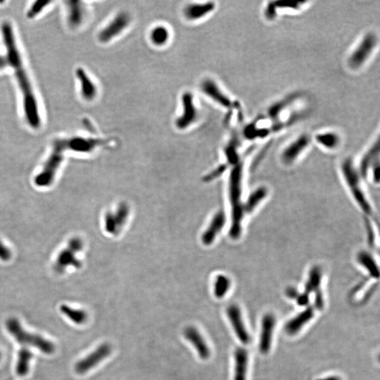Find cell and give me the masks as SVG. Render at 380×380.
Instances as JSON below:
<instances>
[{
    "label": "cell",
    "instance_id": "d6986e66",
    "mask_svg": "<svg viewBox=\"0 0 380 380\" xmlns=\"http://www.w3.org/2000/svg\"><path fill=\"white\" fill-rule=\"evenodd\" d=\"M313 140L318 146L328 151H335L342 144V136L333 130H325L316 132L312 136Z\"/></svg>",
    "mask_w": 380,
    "mask_h": 380
},
{
    "label": "cell",
    "instance_id": "603a6c76",
    "mask_svg": "<svg viewBox=\"0 0 380 380\" xmlns=\"http://www.w3.org/2000/svg\"><path fill=\"white\" fill-rule=\"evenodd\" d=\"M356 261L360 266L373 279H379V268L374 256L367 251L362 250L358 253Z\"/></svg>",
    "mask_w": 380,
    "mask_h": 380
},
{
    "label": "cell",
    "instance_id": "1f68e13d",
    "mask_svg": "<svg viewBox=\"0 0 380 380\" xmlns=\"http://www.w3.org/2000/svg\"><path fill=\"white\" fill-rule=\"evenodd\" d=\"M365 220H365V226H366L367 241H368L369 245L374 246L375 244V233H374L370 219L368 220L367 217H365Z\"/></svg>",
    "mask_w": 380,
    "mask_h": 380
},
{
    "label": "cell",
    "instance_id": "7c38bea8",
    "mask_svg": "<svg viewBox=\"0 0 380 380\" xmlns=\"http://www.w3.org/2000/svg\"><path fill=\"white\" fill-rule=\"evenodd\" d=\"M75 75L81 98L86 102H94L99 95L97 83L83 67L76 68Z\"/></svg>",
    "mask_w": 380,
    "mask_h": 380
},
{
    "label": "cell",
    "instance_id": "ba28073f",
    "mask_svg": "<svg viewBox=\"0 0 380 380\" xmlns=\"http://www.w3.org/2000/svg\"><path fill=\"white\" fill-rule=\"evenodd\" d=\"M182 112L176 118L175 124L178 130H186L197 122L199 111L195 104L193 94L185 92L181 97Z\"/></svg>",
    "mask_w": 380,
    "mask_h": 380
},
{
    "label": "cell",
    "instance_id": "e0dca14e",
    "mask_svg": "<svg viewBox=\"0 0 380 380\" xmlns=\"http://www.w3.org/2000/svg\"><path fill=\"white\" fill-rule=\"evenodd\" d=\"M215 8L216 5L214 2L190 4L184 8V17L186 20L192 22L198 21L213 13Z\"/></svg>",
    "mask_w": 380,
    "mask_h": 380
},
{
    "label": "cell",
    "instance_id": "e575fe53",
    "mask_svg": "<svg viewBox=\"0 0 380 380\" xmlns=\"http://www.w3.org/2000/svg\"><path fill=\"white\" fill-rule=\"evenodd\" d=\"M9 68L8 63L4 54H0V72Z\"/></svg>",
    "mask_w": 380,
    "mask_h": 380
},
{
    "label": "cell",
    "instance_id": "d4e9b609",
    "mask_svg": "<svg viewBox=\"0 0 380 380\" xmlns=\"http://www.w3.org/2000/svg\"><path fill=\"white\" fill-rule=\"evenodd\" d=\"M171 38V31L164 25H157L150 31L149 40L155 47H164L169 43Z\"/></svg>",
    "mask_w": 380,
    "mask_h": 380
},
{
    "label": "cell",
    "instance_id": "ffe728a7",
    "mask_svg": "<svg viewBox=\"0 0 380 380\" xmlns=\"http://www.w3.org/2000/svg\"><path fill=\"white\" fill-rule=\"evenodd\" d=\"M314 308L307 307L305 310L287 322L284 325L286 333L291 336L296 335L314 318Z\"/></svg>",
    "mask_w": 380,
    "mask_h": 380
},
{
    "label": "cell",
    "instance_id": "9c48e42d",
    "mask_svg": "<svg viewBox=\"0 0 380 380\" xmlns=\"http://www.w3.org/2000/svg\"><path fill=\"white\" fill-rule=\"evenodd\" d=\"M301 97V94L294 93L289 94L283 98H281L280 100L276 101L267 108L265 114H263L261 117L259 118V119L270 122V123L281 121L282 116H283L284 113L287 112L291 106L294 105L296 101L299 100Z\"/></svg>",
    "mask_w": 380,
    "mask_h": 380
},
{
    "label": "cell",
    "instance_id": "44dd1931",
    "mask_svg": "<svg viewBox=\"0 0 380 380\" xmlns=\"http://www.w3.org/2000/svg\"><path fill=\"white\" fill-rule=\"evenodd\" d=\"M184 335L195 347L201 359L206 360L209 358L211 356V351L205 342L204 337L201 335L200 332L198 331L197 328L193 326L187 327L184 331Z\"/></svg>",
    "mask_w": 380,
    "mask_h": 380
},
{
    "label": "cell",
    "instance_id": "277c9868",
    "mask_svg": "<svg viewBox=\"0 0 380 380\" xmlns=\"http://www.w3.org/2000/svg\"><path fill=\"white\" fill-rule=\"evenodd\" d=\"M379 45V37L373 31H367L360 38L346 58V66L358 71L368 63Z\"/></svg>",
    "mask_w": 380,
    "mask_h": 380
},
{
    "label": "cell",
    "instance_id": "6da1fadb",
    "mask_svg": "<svg viewBox=\"0 0 380 380\" xmlns=\"http://www.w3.org/2000/svg\"><path fill=\"white\" fill-rule=\"evenodd\" d=\"M9 68L13 71L20 95L21 111L26 124L33 130H38L42 124L41 106L31 76L25 65L23 54L7 58Z\"/></svg>",
    "mask_w": 380,
    "mask_h": 380
},
{
    "label": "cell",
    "instance_id": "8fae6325",
    "mask_svg": "<svg viewBox=\"0 0 380 380\" xmlns=\"http://www.w3.org/2000/svg\"><path fill=\"white\" fill-rule=\"evenodd\" d=\"M201 90L206 96L224 109H231L236 107L229 95L213 79L204 80L201 83Z\"/></svg>",
    "mask_w": 380,
    "mask_h": 380
},
{
    "label": "cell",
    "instance_id": "f1b7e54d",
    "mask_svg": "<svg viewBox=\"0 0 380 380\" xmlns=\"http://www.w3.org/2000/svg\"><path fill=\"white\" fill-rule=\"evenodd\" d=\"M32 353L29 350L22 349L19 351L17 365V372L19 375L24 376L28 373Z\"/></svg>",
    "mask_w": 380,
    "mask_h": 380
},
{
    "label": "cell",
    "instance_id": "5bb4252c",
    "mask_svg": "<svg viewBox=\"0 0 380 380\" xmlns=\"http://www.w3.org/2000/svg\"><path fill=\"white\" fill-rule=\"evenodd\" d=\"M111 353V347L109 344H103L99 346L95 351L90 353L86 358L80 360L76 364L75 370L79 374H85L96 366L97 364L107 358Z\"/></svg>",
    "mask_w": 380,
    "mask_h": 380
},
{
    "label": "cell",
    "instance_id": "f546056e",
    "mask_svg": "<svg viewBox=\"0 0 380 380\" xmlns=\"http://www.w3.org/2000/svg\"><path fill=\"white\" fill-rule=\"evenodd\" d=\"M277 14L283 12H298L303 10L307 2L273 1Z\"/></svg>",
    "mask_w": 380,
    "mask_h": 380
},
{
    "label": "cell",
    "instance_id": "d6a6232c",
    "mask_svg": "<svg viewBox=\"0 0 380 380\" xmlns=\"http://www.w3.org/2000/svg\"><path fill=\"white\" fill-rule=\"evenodd\" d=\"M295 300L300 307H308L309 302H310V295L305 292L301 293V294L299 293Z\"/></svg>",
    "mask_w": 380,
    "mask_h": 380
},
{
    "label": "cell",
    "instance_id": "8d00e7d4",
    "mask_svg": "<svg viewBox=\"0 0 380 380\" xmlns=\"http://www.w3.org/2000/svg\"><path fill=\"white\" fill-rule=\"evenodd\" d=\"M0 358H1V354H0Z\"/></svg>",
    "mask_w": 380,
    "mask_h": 380
},
{
    "label": "cell",
    "instance_id": "7a4b0ae2",
    "mask_svg": "<svg viewBox=\"0 0 380 380\" xmlns=\"http://www.w3.org/2000/svg\"><path fill=\"white\" fill-rule=\"evenodd\" d=\"M341 172L346 187L358 207L365 217H372L374 215L373 207L365 193L363 187V180L360 176L358 168L352 158L346 157L342 161L341 164Z\"/></svg>",
    "mask_w": 380,
    "mask_h": 380
},
{
    "label": "cell",
    "instance_id": "2e32d148",
    "mask_svg": "<svg viewBox=\"0 0 380 380\" xmlns=\"http://www.w3.org/2000/svg\"><path fill=\"white\" fill-rule=\"evenodd\" d=\"M103 141L94 137L77 135L64 139L66 150L69 149L78 153H89L102 144Z\"/></svg>",
    "mask_w": 380,
    "mask_h": 380
},
{
    "label": "cell",
    "instance_id": "9a60e30c",
    "mask_svg": "<svg viewBox=\"0 0 380 380\" xmlns=\"http://www.w3.org/2000/svg\"><path fill=\"white\" fill-rule=\"evenodd\" d=\"M276 325V319L271 314L263 316L261 323L259 348L260 352L267 354L271 349L273 332Z\"/></svg>",
    "mask_w": 380,
    "mask_h": 380
},
{
    "label": "cell",
    "instance_id": "836d02e7",
    "mask_svg": "<svg viewBox=\"0 0 380 380\" xmlns=\"http://www.w3.org/2000/svg\"><path fill=\"white\" fill-rule=\"evenodd\" d=\"M298 294H299V292H298L297 289L294 287L288 288L287 291H286V294H287L288 297L291 298V299H296Z\"/></svg>",
    "mask_w": 380,
    "mask_h": 380
},
{
    "label": "cell",
    "instance_id": "8992f818",
    "mask_svg": "<svg viewBox=\"0 0 380 380\" xmlns=\"http://www.w3.org/2000/svg\"><path fill=\"white\" fill-rule=\"evenodd\" d=\"M312 142V135L308 132H302L296 136L281 151V162L285 166L292 165L309 149Z\"/></svg>",
    "mask_w": 380,
    "mask_h": 380
},
{
    "label": "cell",
    "instance_id": "30bf717a",
    "mask_svg": "<svg viewBox=\"0 0 380 380\" xmlns=\"http://www.w3.org/2000/svg\"><path fill=\"white\" fill-rule=\"evenodd\" d=\"M65 20L67 26L72 31L82 27L88 19V8L83 2H65Z\"/></svg>",
    "mask_w": 380,
    "mask_h": 380
},
{
    "label": "cell",
    "instance_id": "83f0119b",
    "mask_svg": "<svg viewBox=\"0 0 380 380\" xmlns=\"http://www.w3.org/2000/svg\"><path fill=\"white\" fill-rule=\"evenodd\" d=\"M60 310L67 318H69L70 321L78 325L84 323L86 321L87 318H88L86 311L73 309V308L67 305L61 306Z\"/></svg>",
    "mask_w": 380,
    "mask_h": 380
},
{
    "label": "cell",
    "instance_id": "484cf974",
    "mask_svg": "<svg viewBox=\"0 0 380 380\" xmlns=\"http://www.w3.org/2000/svg\"><path fill=\"white\" fill-rule=\"evenodd\" d=\"M322 280H323V270L321 267L315 266L309 271V277L303 292L310 295L311 293H316L321 290Z\"/></svg>",
    "mask_w": 380,
    "mask_h": 380
},
{
    "label": "cell",
    "instance_id": "4fadbf2b",
    "mask_svg": "<svg viewBox=\"0 0 380 380\" xmlns=\"http://www.w3.org/2000/svg\"><path fill=\"white\" fill-rule=\"evenodd\" d=\"M226 314L239 340L243 344H248L251 341L250 335L244 323L240 308L236 304H231L226 309Z\"/></svg>",
    "mask_w": 380,
    "mask_h": 380
},
{
    "label": "cell",
    "instance_id": "cb8c5ba5",
    "mask_svg": "<svg viewBox=\"0 0 380 380\" xmlns=\"http://www.w3.org/2000/svg\"><path fill=\"white\" fill-rule=\"evenodd\" d=\"M268 195V190L266 187L260 186L253 190L244 202V211L245 214H250L255 211Z\"/></svg>",
    "mask_w": 380,
    "mask_h": 380
},
{
    "label": "cell",
    "instance_id": "4dcf8cb0",
    "mask_svg": "<svg viewBox=\"0 0 380 380\" xmlns=\"http://www.w3.org/2000/svg\"><path fill=\"white\" fill-rule=\"evenodd\" d=\"M231 280L225 275H219L215 280L214 285V294L218 298H223L227 294L231 288Z\"/></svg>",
    "mask_w": 380,
    "mask_h": 380
},
{
    "label": "cell",
    "instance_id": "7402d4cb",
    "mask_svg": "<svg viewBox=\"0 0 380 380\" xmlns=\"http://www.w3.org/2000/svg\"><path fill=\"white\" fill-rule=\"evenodd\" d=\"M235 372L233 380H247L249 366V353L243 347L235 351Z\"/></svg>",
    "mask_w": 380,
    "mask_h": 380
},
{
    "label": "cell",
    "instance_id": "d590c367",
    "mask_svg": "<svg viewBox=\"0 0 380 380\" xmlns=\"http://www.w3.org/2000/svg\"><path fill=\"white\" fill-rule=\"evenodd\" d=\"M317 380H342L337 376H330V377H326L324 378H321Z\"/></svg>",
    "mask_w": 380,
    "mask_h": 380
},
{
    "label": "cell",
    "instance_id": "ac0fdd59",
    "mask_svg": "<svg viewBox=\"0 0 380 380\" xmlns=\"http://www.w3.org/2000/svg\"><path fill=\"white\" fill-rule=\"evenodd\" d=\"M379 139L378 137L360 159L357 168L362 179H367L371 169L373 167L374 164L379 162Z\"/></svg>",
    "mask_w": 380,
    "mask_h": 380
},
{
    "label": "cell",
    "instance_id": "5b68a950",
    "mask_svg": "<svg viewBox=\"0 0 380 380\" xmlns=\"http://www.w3.org/2000/svg\"><path fill=\"white\" fill-rule=\"evenodd\" d=\"M7 328L11 335L21 344L34 346L46 354H51L55 349L52 342L41 336L25 331L21 323L16 318H10L7 321Z\"/></svg>",
    "mask_w": 380,
    "mask_h": 380
},
{
    "label": "cell",
    "instance_id": "52a82bcc",
    "mask_svg": "<svg viewBox=\"0 0 380 380\" xmlns=\"http://www.w3.org/2000/svg\"><path fill=\"white\" fill-rule=\"evenodd\" d=\"M131 17L126 12H121L99 31L97 39L102 44L109 43L118 38L130 26Z\"/></svg>",
    "mask_w": 380,
    "mask_h": 380
},
{
    "label": "cell",
    "instance_id": "3957f363",
    "mask_svg": "<svg viewBox=\"0 0 380 380\" xmlns=\"http://www.w3.org/2000/svg\"><path fill=\"white\" fill-rule=\"evenodd\" d=\"M243 166L242 160L234 165L230 180V198L232 206L231 235L233 239H238L241 236L242 221L245 215L242 201Z\"/></svg>",
    "mask_w": 380,
    "mask_h": 380
},
{
    "label": "cell",
    "instance_id": "4316f807",
    "mask_svg": "<svg viewBox=\"0 0 380 380\" xmlns=\"http://www.w3.org/2000/svg\"><path fill=\"white\" fill-rule=\"evenodd\" d=\"M52 3L53 2L49 1L33 2L26 10V17L31 20L37 19L45 13Z\"/></svg>",
    "mask_w": 380,
    "mask_h": 380
}]
</instances>
